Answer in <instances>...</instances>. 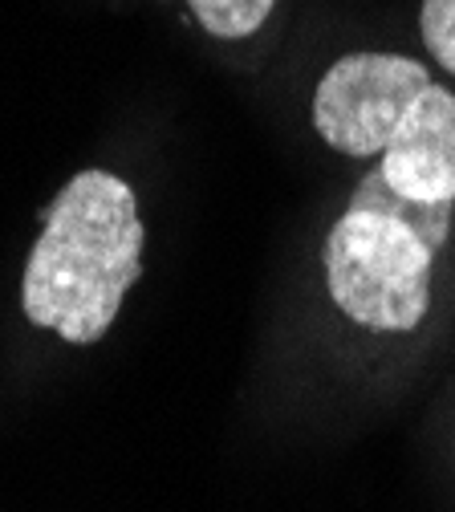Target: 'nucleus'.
<instances>
[{
	"mask_svg": "<svg viewBox=\"0 0 455 512\" xmlns=\"http://www.w3.org/2000/svg\"><path fill=\"white\" fill-rule=\"evenodd\" d=\"M382 179L415 204H455V94L427 86L382 151Z\"/></svg>",
	"mask_w": 455,
	"mask_h": 512,
	"instance_id": "obj_4",
	"label": "nucleus"
},
{
	"mask_svg": "<svg viewBox=\"0 0 455 512\" xmlns=\"http://www.w3.org/2000/svg\"><path fill=\"white\" fill-rule=\"evenodd\" d=\"M143 277V220L135 191L110 171H82L57 191L29 252L21 309L74 346H94L126 289Z\"/></svg>",
	"mask_w": 455,
	"mask_h": 512,
	"instance_id": "obj_1",
	"label": "nucleus"
},
{
	"mask_svg": "<svg viewBox=\"0 0 455 512\" xmlns=\"http://www.w3.org/2000/svg\"><path fill=\"white\" fill-rule=\"evenodd\" d=\"M431 86L415 57L399 53H346L321 74L313 94L317 135L342 155H382L395 139L411 102Z\"/></svg>",
	"mask_w": 455,
	"mask_h": 512,
	"instance_id": "obj_3",
	"label": "nucleus"
},
{
	"mask_svg": "<svg viewBox=\"0 0 455 512\" xmlns=\"http://www.w3.org/2000/svg\"><path fill=\"white\" fill-rule=\"evenodd\" d=\"M187 5H191L195 21H200L212 37L240 41V37H252L269 21L277 0H187Z\"/></svg>",
	"mask_w": 455,
	"mask_h": 512,
	"instance_id": "obj_5",
	"label": "nucleus"
},
{
	"mask_svg": "<svg viewBox=\"0 0 455 512\" xmlns=\"http://www.w3.org/2000/svg\"><path fill=\"white\" fill-rule=\"evenodd\" d=\"M455 204H415L370 171L325 240V285L350 322L407 334L431 309V265Z\"/></svg>",
	"mask_w": 455,
	"mask_h": 512,
	"instance_id": "obj_2",
	"label": "nucleus"
},
{
	"mask_svg": "<svg viewBox=\"0 0 455 512\" xmlns=\"http://www.w3.org/2000/svg\"><path fill=\"white\" fill-rule=\"evenodd\" d=\"M419 33H423L431 57L439 61L443 70L455 74V0H423Z\"/></svg>",
	"mask_w": 455,
	"mask_h": 512,
	"instance_id": "obj_6",
	"label": "nucleus"
}]
</instances>
